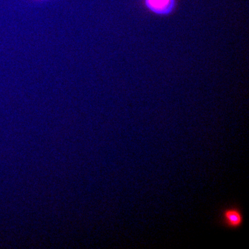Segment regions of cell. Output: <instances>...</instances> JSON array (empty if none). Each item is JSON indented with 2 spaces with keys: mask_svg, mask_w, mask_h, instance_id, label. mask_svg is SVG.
<instances>
[{
  "mask_svg": "<svg viewBox=\"0 0 249 249\" xmlns=\"http://www.w3.org/2000/svg\"><path fill=\"white\" fill-rule=\"evenodd\" d=\"M244 217L241 208L233 204L220 210L217 223L227 229L237 230L244 224Z\"/></svg>",
  "mask_w": 249,
  "mask_h": 249,
  "instance_id": "cell-1",
  "label": "cell"
},
{
  "mask_svg": "<svg viewBox=\"0 0 249 249\" xmlns=\"http://www.w3.org/2000/svg\"><path fill=\"white\" fill-rule=\"evenodd\" d=\"M146 7L154 13L167 15L175 7L176 0H145Z\"/></svg>",
  "mask_w": 249,
  "mask_h": 249,
  "instance_id": "cell-2",
  "label": "cell"
}]
</instances>
